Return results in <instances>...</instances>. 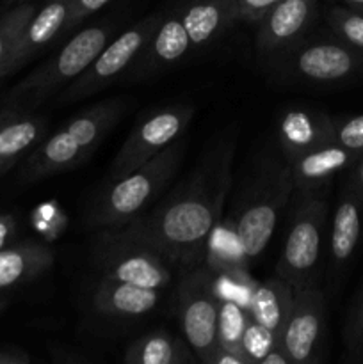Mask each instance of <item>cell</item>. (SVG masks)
Here are the masks:
<instances>
[{"instance_id":"cell-1","label":"cell","mask_w":363,"mask_h":364,"mask_svg":"<svg viewBox=\"0 0 363 364\" xmlns=\"http://www.w3.org/2000/svg\"><path fill=\"white\" fill-rule=\"evenodd\" d=\"M233 144H223L159 208L116 228L112 235L159 252L171 265L198 267L219 226L231 183Z\"/></svg>"},{"instance_id":"cell-2","label":"cell","mask_w":363,"mask_h":364,"mask_svg":"<svg viewBox=\"0 0 363 364\" xmlns=\"http://www.w3.org/2000/svg\"><path fill=\"white\" fill-rule=\"evenodd\" d=\"M123 112L125 102L120 98L103 100L78 112L50 137L41 139L34 146L25 160L21 173L23 180L38 181L80 166Z\"/></svg>"},{"instance_id":"cell-3","label":"cell","mask_w":363,"mask_h":364,"mask_svg":"<svg viewBox=\"0 0 363 364\" xmlns=\"http://www.w3.org/2000/svg\"><path fill=\"white\" fill-rule=\"evenodd\" d=\"M184 159V144L174 141L137 169L110 181L88 215L89 226L116 228L132 223L153 203L177 173Z\"/></svg>"},{"instance_id":"cell-4","label":"cell","mask_w":363,"mask_h":364,"mask_svg":"<svg viewBox=\"0 0 363 364\" xmlns=\"http://www.w3.org/2000/svg\"><path fill=\"white\" fill-rule=\"evenodd\" d=\"M112 27L95 25L82 28L56 55L36 68L9 92V103L16 109H34L75 80L96 59L109 43Z\"/></svg>"},{"instance_id":"cell-5","label":"cell","mask_w":363,"mask_h":364,"mask_svg":"<svg viewBox=\"0 0 363 364\" xmlns=\"http://www.w3.org/2000/svg\"><path fill=\"white\" fill-rule=\"evenodd\" d=\"M327 223V205L322 198L302 199L288 226L287 240L276 265V276L294 290L315 287Z\"/></svg>"},{"instance_id":"cell-6","label":"cell","mask_w":363,"mask_h":364,"mask_svg":"<svg viewBox=\"0 0 363 364\" xmlns=\"http://www.w3.org/2000/svg\"><path fill=\"white\" fill-rule=\"evenodd\" d=\"M178 315L185 341L198 361L212 364L219 347V295L216 281L206 269L192 267L185 270L184 279L178 287Z\"/></svg>"},{"instance_id":"cell-7","label":"cell","mask_w":363,"mask_h":364,"mask_svg":"<svg viewBox=\"0 0 363 364\" xmlns=\"http://www.w3.org/2000/svg\"><path fill=\"white\" fill-rule=\"evenodd\" d=\"M294 192L287 166L267 174L255 188L235 223V237L246 262L258 258L270 242L281 210Z\"/></svg>"},{"instance_id":"cell-8","label":"cell","mask_w":363,"mask_h":364,"mask_svg":"<svg viewBox=\"0 0 363 364\" xmlns=\"http://www.w3.org/2000/svg\"><path fill=\"white\" fill-rule=\"evenodd\" d=\"M160 20H162L160 16L144 18L117 36L112 43H107L96 59L85 68L84 73L78 75L71 84L63 89L59 96L60 105L84 100L98 92L100 89L107 87L144 50L152 36L155 34Z\"/></svg>"},{"instance_id":"cell-9","label":"cell","mask_w":363,"mask_h":364,"mask_svg":"<svg viewBox=\"0 0 363 364\" xmlns=\"http://www.w3.org/2000/svg\"><path fill=\"white\" fill-rule=\"evenodd\" d=\"M194 116L191 105L164 107L139 121L110 166V181L125 176L173 144Z\"/></svg>"},{"instance_id":"cell-10","label":"cell","mask_w":363,"mask_h":364,"mask_svg":"<svg viewBox=\"0 0 363 364\" xmlns=\"http://www.w3.org/2000/svg\"><path fill=\"white\" fill-rule=\"evenodd\" d=\"M102 279L162 290L171 283V263L159 252L110 233L96 258Z\"/></svg>"},{"instance_id":"cell-11","label":"cell","mask_w":363,"mask_h":364,"mask_svg":"<svg viewBox=\"0 0 363 364\" xmlns=\"http://www.w3.org/2000/svg\"><path fill=\"white\" fill-rule=\"evenodd\" d=\"M324 308V294L317 287L294 290V301L280 336V347L290 364H308L319 359Z\"/></svg>"},{"instance_id":"cell-12","label":"cell","mask_w":363,"mask_h":364,"mask_svg":"<svg viewBox=\"0 0 363 364\" xmlns=\"http://www.w3.org/2000/svg\"><path fill=\"white\" fill-rule=\"evenodd\" d=\"M70 6L71 0H48L41 9L32 14L9 57L0 64V78L16 73L57 36L63 34Z\"/></svg>"},{"instance_id":"cell-13","label":"cell","mask_w":363,"mask_h":364,"mask_svg":"<svg viewBox=\"0 0 363 364\" xmlns=\"http://www.w3.org/2000/svg\"><path fill=\"white\" fill-rule=\"evenodd\" d=\"M292 68L313 82H338L352 77L363 68V55L351 45L338 41H319L306 45L294 57Z\"/></svg>"},{"instance_id":"cell-14","label":"cell","mask_w":363,"mask_h":364,"mask_svg":"<svg viewBox=\"0 0 363 364\" xmlns=\"http://www.w3.org/2000/svg\"><path fill=\"white\" fill-rule=\"evenodd\" d=\"M358 156L359 151H352L333 141L290 160L287 162V169L294 191L310 194L324 187L335 174L354 164Z\"/></svg>"},{"instance_id":"cell-15","label":"cell","mask_w":363,"mask_h":364,"mask_svg":"<svg viewBox=\"0 0 363 364\" xmlns=\"http://www.w3.org/2000/svg\"><path fill=\"white\" fill-rule=\"evenodd\" d=\"M337 123L326 114L308 109H292L281 116L278 135L287 162L335 141Z\"/></svg>"},{"instance_id":"cell-16","label":"cell","mask_w":363,"mask_h":364,"mask_svg":"<svg viewBox=\"0 0 363 364\" xmlns=\"http://www.w3.org/2000/svg\"><path fill=\"white\" fill-rule=\"evenodd\" d=\"M315 7L317 0H280L258 21V48L262 52H274L299 38L312 21Z\"/></svg>"},{"instance_id":"cell-17","label":"cell","mask_w":363,"mask_h":364,"mask_svg":"<svg viewBox=\"0 0 363 364\" xmlns=\"http://www.w3.org/2000/svg\"><path fill=\"white\" fill-rule=\"evenodd\" d=\"M363 231V194L359 192L354 178L347 181L338 201L331 226L330 251L335 267L349 262L356 251Z\"/></svg>"},{"instance_id":"cell-18","label":"cell","mask_w":363,"mask_h":364,"mask_svg":"<svg viewBox=\"0 0 363 364\" xmlns=\"http://www.w3.org/2000/svg\"><path fill=\"white\" fill-rule=\"evenodd\" d=\"M160 290L137 287L123 281L102 279L93 294L96 313L117 318H135L153 311L159 304Z\"/></svg>"},{"instance_id":"cell-19","label":"cell","mask_w":363,"mask_h":364,"mask_svg":"<svg viewBox=\"0 0 363 364\" xmlns=\"http://www.w3.org/2000/svg\"><path fill=\"white\" fill-rule=\"evenodd\" d=\"M56 262V252L38 242H18L0 249V291L31 283Z\"/></svg>"},{"instance_id":"cell-20","label":"cell","mask_w":363,"mask_h":364,"mask_svg":"<svg viewBox=\"0 0 363 364\" xmlns=\"http://www.w3.org/2000/svg\"><path fill=\"white\" fill-rule=\"evenodd\" d=\"M180 20L191 45L203 46L237 21V0H196L185 7Z\"/></svg>"},{"instance_id":"cell-21","label":"cell","mask_w":363,"mask_h":364,"mask_svg":"<svg viewBox=\"0 0 363 364\" xmlns=\"http://www.w3.org/2000/svg\"><path fill=\"white\" fill-rule=\"evenodd\" d=\"M294 301V288L278 276L255 284L248 302V313L256 323L265 327L280 340L285 320Z\"/></svg>"},{"instance_id":"cell-22","label":"cell","mask_w":363,"mask_h":364,"mask_svg":"<svg viewBox=\"0 0 363 364\" xmlns=\"http://www.w3.org/2000/svg\"><path fill=\"white\" fill-rule=\"evenodd\" d=\"M45 127V119L27 114L13 112L0 121V176L34 149L43 139Z\"/></svg>"},{"instance_id":"cell-23","label":"cell","mask_w":363,"mask_h":364,"mask_svg":"<svg viewBox=\"0 0 363 364\" xmlns=\"http://www.w3.org/2000/svg\"><path fill=\"white\" fill-rule=\"evenodd\" d=\"M123 359L128 364H187L198 358L185 340L166 331H153L135 340Z\"/></svg>"},{"instance_id":"cell-24","label":"cell","mask_w":363,"mask_h":364,"mask_svg":"<svg viewBox=\"0 0 363 364\" xmlns=\"http://www.w3.org/2000/svg\"><path fill=\"white\" fill-rule=\"evenodd\" d=\"M191 46V39L180 16H169L160 20L155 34L144 48H148V63L153 68L178 63Z\"/></svg>"},{"instance_id":"cell-25","label":"cell","mask_w":363,"mask_h":364,"mask_svg":"<svg viewBox=\"0 0 363 364\" xmlns=\"http://www.w3.org/2000/svg\"><path fill=\"white\" fill-rule=\"evenodd\" d=\"M248 318V309L242 304H238L235 299L219 297V320H217V340H219V347L217 348H226V350L244 354L242 336H244Z\"/></svg>"},{"instance_id":"cell-26","label":"cell","mask_w":363,"mask_h":364,"mask_svg":"<svg viewBox=\"0 0 363 364\" xmlns=\"http://www.w3.org/2000/svg\"><path fill=\"white\" fill-rule=\"evenodd\" d=\"M36 11H38L36 4L21 2L11 7L4 16H0V64L9 57L21 31H23L25 25L28 23V20H31Z\"/></svg>"},{"instance_id":"cell-27","label":"cell","mask_w":363,"mask_h":364,"mask_svg":"<svg viewBox=\"0 0 363 364\" xmlns=\"http://www.w3.org/2000/svg\"><path fill=\"white\" fill-rule=\"evenodd\" d=\"M327 23L338 39L363 52V13L349 7H331L327 13Z\"/></svg>"},{"instance_id":"cell-28","label":"cell","mask_w":363,"mask_h":364,"mask_svg":"<svg viewBox=\"0 0 363 364\" xmlns=\"http://www.w3.org/2000/svg\"><path fill=\"white\" fill-rule=\"evenodd\" d=\"M278 345H280V340L249 316L248 322H246L244 336H242V348H244V354L248 355L249 363L260 364L262 359Z\"/></svg>"},{"instance_id":"cell-29","label":"cell","mask_w":363,"mask_h":364,"mask_svg":"<svg viewBox=\"0 0 363 364\" xmlns=\"http://www.w3.org/2000/svg\"><path fill=\"white\" fill-rule=\"evenodd\" d=\"M345 345L347 350L356 358H362V347H363V288L359 291L358 299H356L354 306H352L351 316L345 326Z\"/></svg>"},{"instance_id":"cell-30","label":"cell","mask_w":363,"mask_h":364,"mask_svg":"<svg viewBox=\"0 0 363 364\" xmlns=\"http://www.w3.org/2000/svg\"><path fill=\"white\" fill-rule=\"evenodd\" d=\"M335 142L352 149V151H363V114L351 117L344 123H337L335 130Z\"/></svg>"},{"instance_id":"cell-31","label":"cell","mask_w":363,"mask_h":364,"mask_svg":"<svg viewBox=\"0 0 363 364\" xmlns=\"http://www.w3.org/2000/svg\"><path fill=\"white\" fill-rule=\"evenodd\" d=\"M280 0H237V20L258 23Z\"/></svg>"},{"instance_id":"cell-32","label":"cell","mask_w":363,"mask_h":364,"mask_svg":"<svg viewBox=\"0 0 363 364\" xmlns=\"http://www.w3.org/2000/svg\"><path fill=\"white\" fill-rule=\"evenodd\" d=\"M109 2L110 0H71L70 14H68V20H66V25H64L63 34H66V32L71 31L75 25L80 23L84 18H88L89 14L96 13L98 9H102V7Z\"/></svg>"},{"instance_id":"cell-33","label":"cell","mask_w":363,"mask_h":364,"mask_svg":"<svg viewBox=\"0 0 363 364\" xmlns=\"http://www.w3.org/2000/svg\"><path fill=\"white\" fill-rule=\"evenodd\" d=\"M16 217L13 213H2L0 215V249L11 244L16 235Z\"/></svg>"},{"instance_id":"cell-34","label":"cell","mask_w":363,"mask_h":364,"mask_svg":"<svg viewBox=\"0 0 363 364\" xmlns=\"http://www.w3.org/2000/svg\"><path fill=\"white\" fill-rule=\"evenodd\" d=\"M31 355L21 348H0V364H28Z\"/></svg>"},{"instance_id":"cell-35","label":"cell","mask_w":363,"mask_h":364,"mask_svg":"<svg viewBox=\"0 0 363 364\" xmlns=\"http://www.w3.org/2000/svg\"><path fill=\"white\" fill-rule=\"evenodd\" d=\"M354 181H356V185H358V188H359V192H362L363 194V151L359 153V156H358V160H356V171H354Z\"/></svg>"},{"instance_id":"cell-36","label":"cell","mask_w":363,"mask_h":364,"mask_svg":"<svg viewBox=\"0 0 363 364\" xmlns=\"http://www.w3.org/2000/svg\"><path fill=\"white\" fill-rule=\"evenodd\" d=\"M338 2H342L345 7H349V9L363 13V0H338Z\"/></svg>"},{"instance_id":"cell-37","label":"cell","mask_w":363,"mask_h":364,"mask_svg":"<svg viewBox=\"0 0 363 364\" xmlns=\"http://www.w3.org/2000/svg\"><path fill=\"white\" fill-rule=\"evenodd\" d=\"M6 306H7V301L4 297H0V313H2L4 309H6Z\"/></svg>"},{"instance_id":"cell-38","label":"cell","mask_w":363,"mask_h":364,"mask_svg":"<svg viewBox=\"0 0 363 364\" xmlns=\"http://www.w3.org/2000/svg\"><path fill=\"white\" fill-rule=\"evenodd\" d=\"M21 2H28V0H6V4H21Z\"/></svg>"},{"instance_id":"cell-39","label":"cell","mask_w":363,"mask_h":364,"mask_svg":"<svg viewBox=\"0 0 363 364\" xmlns=\"http://www.w3.org/2000/svg\"><path fill=\"white\" fill-rule=\"evenodd\" d=\"M362 358H363V347H362Z\"/></svg>"}]
</instances>
